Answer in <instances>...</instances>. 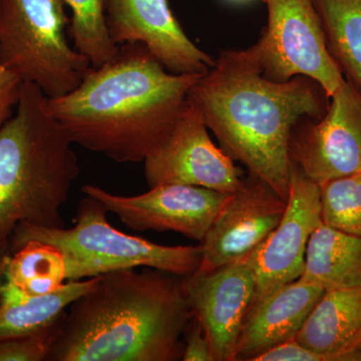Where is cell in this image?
Segmentation results:
<instances>
[{
  "mask_svg": "<svg viewBox=\"0 0 361 361\" xmlns=\"http://www.w3.org/2000/svg\"><path fill=\"white\" fill-rule=\"evenodd\" d=\"M201 75L170 73L145 45L125 44L73 92L45 97L44 108L73 145L141 163L170 134Z\"/></svg>",
  "mask_w": 361,
  "mask_h": 361,
  "instance_id": "cell-1",
  "label": "cell"
},
{
  "mask_svg": "<svg viewBox=\"0 0 361 361\" xmlns=\"http://www.w3.org/2000/svg\"><path fill=\"white\" fill-rule=\"evenodd\" d=\"M318 87L305 77L269 80L249 49L223 51L189 90L188 101L221 149L287 201L292 133L305 118L322 115Z\"/></svg>",
  "mask_w": 361,
  "mask_h": 361,
  "instance_id": "cell-2",
  "label": "cell"
},
{
  "mask_svg": "<svg viewBox=\"0 0 361 361\" xmlns=\"http://www.w3.org/2000/svg\"><path fill=\"white\" fill-rule=\"evenodd\" d=\"M135 269L97 276L66 311L47 360H182L180 338L193 318L185 277Z\"/></svg>",
  "mask_w": 361,
  "mask_h": 361,
  "instance_id": "cell-3",
  "label": "cell"
},
{
  "mask_svg": "<svg viewBox=\"0 0 361 361\" xmlns=\"http://www.w3.org/2000/svg\"><path fill=\"white\" fill-rule=\"evenodd\" d=\"M39 87L23 82L13 118L0 130V247L20 224L61 228V210L80 174L73 142L45 111Z\"/></svg>",
  "mask_w": 361,
  "mask_h": 361,
  "instance_id": "cell-4",
  "label": "cell"
},
{
  "mask_svg": "<svg viewBox=\"0 0 361 361\" xmlns=\"http://www.w3.org/2000/svg\"><path fill=\"white\" fill-rule=\"evenodd\" d=\"M106 213L97 199L85 195L73 227L20 224L9 241V250L13 253L32 240L56 246L65 257L68 281L139 267L188 277L200 267L201 245L164 246L125 234L109 224Z\"/></svg>",
  "mask_w": 361,
  "mask_h": 361,
  "instance_id": "cell-5",
  "label": "cell"
},
{
  "mask_svg": "<svg viewBox=\"0 0 361 361\" xmlns=\"http://www.w3.org/2000/svg\"><path fill=\"white\" fill-rule=\"evenodd\" d=\"M65 0H0V61L47 97L77 89L89 59L68 42Z\"/></svg>",
  "mask_w": 361,
  "mask_h": 361,
  "instance_id": "cell-6",
  "label": "cell"
},
{
  "mask_svg": "<svg viewBox=\"0 0 361 361\" xmlns=\"http://www.w3.org/2000/svg\"><path fill=\"white\" fill-rule=\"evenodd\" d=\"M268 23L262 37L249 47L263 75L275 82L305 77L329 99L342 80L330 54L312 0H265Z\"/></svg>",
  "mask_w": 361,
  "mask_h": 361,
  "instance_id": "cell-7",
  "label": "cell"
},
{
  "mask_svg": "<svg viewBox=\"0 0 361 361\" xmlns=\"http://www.w3.org/2000/svg\"><path fill=\"white\" fill-rule=\"evenodd\" d=\"M318 122L292 133L291 163L318 186L361 172V92L343 80Z\"/></svg>",
  "mask_w": 361,
  "mask_h": 361,
  "instance_id": "cell-8",
  "label": "cell"
},
{
  "mask_svg": "<svg viewBox=\"0 0 361 361\" xmlns=\"http://www.w3.org/2000/svg\"><path fill=\"white\" fill-rule=\"evenodd\" d=\"M149 188L188 185L234 193L243 182L242 172L208 134V128L188 101L170 134L144 161Z\"/></svg>",
  "mask_w": 361,
  "mask_h": 361,
  "instance_id": "cell-9",
  "label": "cell"
},
{
  "mask_svg": "<svg viewBox=\"0 0 361 361\" xmlns=\"http://www.w3.org/2000/svg\"><path fill=\"white\" fill-rule=\"evenodd\" d=\"M322 224V187L308 180L291 163L288 200L283 217L269 236L243 261L255 280L250 310L280 287L301 277L308 240Z\"/></svg>",
  "mask_w": 361,
  "mask_h": 361,
  "instance_id": "cell-10",
  "label": "cell"
},
{
  "mask_svg": "<svg viewBox=\"0 0 361 361\" xmlns=\"http://www.w3.org/2000/svg\"><path fill=\"white\" fill-rule=\"evenodd\" d=\"M82 191L130 229L177 232L200 242L230 195L178 184L149 188L147 193L135 196L115 195L94 185H85Z\"/></svg>",
  "mask_w": 361,
  "mask_h": 361,
  "instance_id": "cell-11",
  "label": "cell"
},
{
  "mask_svg": "<svg viewBox=\"0 0 361 361\" xmlns=\"http://www.w3.org/2000/svg\"><path fill=\"white\" fill-rule=\"evenodd\" d=\"M287 201L254 176L243 178L214 218L201 242L202 261L195 273L243 262L277 227Z\"/></svg>",
  "mask_w": 361,
  "mask_h": 361,
  "instance_id": "cell-12",
  "label": "cell"
},
{
  "mask_svg": "<svg viewBox=\"0 0 361 361\" xmlns=\"http://www.w3.org/2000/svg\"><path fill=\"white\" fill-rule=\"evenodd\" d=\"M104 9L114 44L145 45L170 73L204 75L215 65L188 37L168 0H104Z\"/></svg>",
  "mask_w": 361,
  "mask_h": 361,
  "instance_id": "cell-13",
  "label": "cell"
},
{
  "mask_svg": "<svg viewBox=\"0 0 361 361\" xmlns=\"http://www.w3.org/2000/svg\"><path fill=\"white\" fill-rule=\"evenodd\" d=\"M192 315L200 323L214 361H235L237 343L255 294V280L244 262L184 278Z\"/></svg>",
  "mask_w": 361,
  "mask_h": 361,
  "instance_id": "cell-14",
  "label": "cell"
},
{
  "mask_svg": "<svg viewBox=\"0 0 361 361\" xmlns=\"http://www.w3.org/2000/svg\"><path fill=\"white\" fill-rule=\"evenodd\" d=\"M324 291L297 279L253 306L240 334L235 361H253L268 349L295 339Z\"/></svg>",
  "mask_w": 361,
  "mask_h": 361,
  "instance_id": "cell-15",
  "label": "cell"
},
{
  "mask_svg": "<svg viewBox=\"0 0 361 361\" xmlns=\"http://www.w3.org/2000/svg\"><path fill=\"white\" fill-rule=\"evenodd\" d=\"M295 339L322 361H361V286L325 290Z\"/></svg>",
  "mask_w": 361,
  "mask_h": 361,
  "instance_id": "cell-16",
  "label": "cell"
},
{
  "mask_svg": "<svg viewBox=\"0 0 361 361\" xmlns=\"http://www.w3.org/2000/svg\"><path fill=\"white\" fill-rule=\"evenodd\" d=\"M299 279L324 290L361 286V237L323 223L308 240Z\"/></svg>",
  "mask_w": 361,
  "mask_h": 361,
  "instance_id": "cell-17",
  "label": "cell"
},
{
  "mask_svg": "<svg viewBox=\"0 0 361 361\" xmlns=\"http://www.w3.org/2000/svg\"><path fill=\"white\" fill-rule=\"evenodd\" d=\"M97 278L68 281L51 293L28 296L13 305H0V341L32 336L49 329L96 283Z\"/></svg>",
  "mask_w": 361,
  "mask_h": 361,
  "instance_id": "cell-18",
  "label": "cell"
},
{
  "mask_svg": "<svg viewBox=\"0 0 361 361\" xmlns=\"http://www.w3.org/2000/svg\"><path fill=\"white\" fill-rule=\"evenodd\" d=\"M330 54L361 92V0H312Z\"/></svg>",
  "mask_w": 361,
  "mask_h": 361,
  "instance_id": "cell-19",
  "label": "cell"
},
{
  "mask_svg": "<svg viewBox=\"0 0 361 361\" xmlns=\"http://www.w3.org/2000/svg\"><path fill=\"white\" fill-rule=\"evenodd\" d=\"M4 280L27 296L58 290L68 282L63 254L51 244L26 242L9 256Z\"/></svg>",
  "mask_w": 361,
  "mask_h": 361,
  "instance_id": "cell-20",
  "label": "cell"
},
{
  "mask_svg": "<svg viewBox=\"0 0 361 361\" xmlns=\"http://www.w3.org/2000/svg\"><path fill=\"white\" fill-rule=\"evenodd\" d=\"M71 11L68 37L73 45L97 68L115 56L114 44L106 28L104 0H65Z\"/></svg>",
  "mask_w": 361,
  "mask_h": 361,
  "instance_id": "cell-21",
  "label": "cell"
},
{
  "mask_svg": "<svg viewBox=\"0 0 361 361\" xmlns=\"http://www.w3.org/2000/svg\"><path fill=\"white\" fill-rule=\"evenodd\" d=\"M322 204L324 224L361 237V172L323 185Z\"/></svg>",
  "mask_w": 361,
  "mask_h": 361,
  "instance_id": "cell-22",
  "label": "cell"
},
{
  "mask_svg": "<svg viewBox=\"0 0 361 361\" xmlns=\"http://www.w3.org/2000/svg\"><path fill=\"white\" fill-rule=\"evenodd\" d=\"M63 316L51 327L39 334L0 341V361L47 360L61 330Z\"/></svg>",
  "mask_w": 361,
  "mask_h": 361,
  "instance_id": "cell-23",
  "label": "cell"
},
{
  "mask_svg": "<svg viewBox=\"0 0 361 361\" xmlns=\"http://www.w3.org/2000/svg\"><path fill=\"white\" fill-rule=\"evenodd\" d=\"M23 82L0 61V130L16 113Z\"/></svg>",
  "mask_w": 361,
  "mask_h": 361,
  "instance_id": "cell-24",
  "label": "cell"
},
{
  "mask_svg": "<svg viewBox=\"0 0 361 361\" xmlns=\"http://www.w3.org/2000/svg\"><path fill=\"white\" fill-rule=\"evenodd\" d=\"M187 341L184 345L182 360L214 361L210 344L200 323L193 317L186 329Z\"/></svg>",
  "mask_w": 361,
  "mask_h": 361,
  "instance_id": "cell-25",
  "label": "cell"
},
{
  "mask_svg": "<svg viewBox=\"0 0 361 361\" xmlns=\"http://www.w3.org/2000/svg\"><path fill=\"white\" fill-rule=\"evenodd\" d=\"M11 254V252L9 250V248H1L0 247V284L4 282L7 261H8Z\"/></svg>",
  "mask_w": 361,
  "mask_h": 361,
  "instance_id": "cell-26",
  "label": "cell"
},
{
  "mask_svg": "<svg viewBox=\"0 0 361 361\" xmlns=\"http://www.w3.org/2000/svg\"><path fill=\"white\" fill-rule=\"evenodd\" d=\"M231 1L244 2V1H249V0H231Z\"/></svg>",
  "mask_w": 361,
  "mask_h": 361,
  "instance_id": "cell-27",
  "label": "cell"
}]
</instances>
